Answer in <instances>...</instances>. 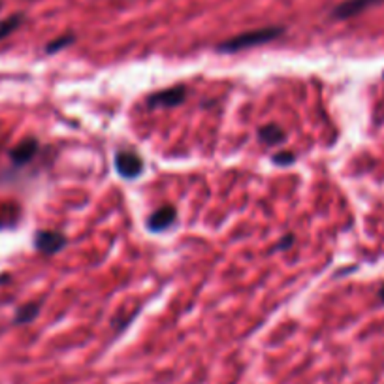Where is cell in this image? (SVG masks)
Listing matches in <instances>:
<instances>
[{
    "label": "cell",
    "instance_id": "9a60e30c",
    "mask_svg": "<svg viewBox=\"0 0 384 384\" xmlns=\"http://www.w3.org/2000/svg\"><path fill=\"white\" fill-rule=\"evenodd\" d=\"M378 296H381V300H383V301H384V287H383V288H381V294H378Z\"/></svg>",
    "mask_w": 384,
    "mask_h": 384
},
{
    "label": "cell",
    "instance_id": "8992f818",
    "mask_svg": "<svg viewBox=\"0 0 384 384\" xmlns=\"http://www.w3.org/2000/svg\"><path fill=\"white\" fill-rule=\"evenodd\" d=\"M38 147L40 145L36 138H26V140L21 141L19 145L10 153V159H12V162L15 166H25V164H29V162L36 157Z\"/></svg>",
    "mask_w": 384,
    "mask_h": 384
},
{
    "label": "cell",
    "instance_id": "ba28073f",
    "mask_svg": "<svg viewBox=\"0 0 384 384\" xmlns=\"http://www.w3.org/2000/svg\"><path fill=\"white\" fill-rule=\"evenodd\" d=\"M258 138L266 145H277V143H281L285 140V132L277 125H266V127L258 130Z\"/></svg>",
    "mask_w": 384,
    "mask_h": 384
},
{
    "label": "cell",
    "instance_id": "277c9868",
    "mask_svg": "<svg viewBox=\"0 0 384 384\" xmlns=\"http://www.w3.org/2000/svg\"><path fill=\"white\" fill-rule=\"evenodd\" d=\"M384 4V0H345L333 8L332 17L333 19H351L354 15L365 12L373 6Z\"/></svg>",
    "mask_w": 384,
    "mask_h": 384
},
{
    "label": "cell",
    "instance_id": "7c38bea8",
    "mask_svg": "<svg viewBox=\"0 0 384 384\" xmlns=\"http://www.w3.org/2000/svg\"><path fill=\"white\" fill-rule=\"evenodd\" d=\"M74 34H66V36H61V38L53 40L51 44L45 47V51L47 53H55V51H61V49H64V47H68L70 44H74Z\"/></svg>",
    "mask_w": 384,
    "mask_h": 384
},
{
    "label": "cell",
    "instance_id": "3957f363",
    "mask_svg": "<svg viewBox=\"0 0 384 384\" xmlns=\"http://www.w3.org/2000/svg\"><path fill=\"white\" fill-rule=\"evenodd\" d=\"M186 89L183 85H175L172 89L159 90L147 98L149 108H175L185 102Z\"/></svg>",
    "mask_w": 384,
    "mask_h": 384
},
{
    "label": "cell",
    "instance_id": "5b68a950",
    "mask_svg": "<svg viewBox=\"0 0 384 384\" xmlns=\"http://www.w3.org/2000/svg\"><path fill=\"white\" fill-rule=\"evenodd\" d=\"M66 245L63 234L53 230H42L36 232L34 236V247L42 253V255H55Z\"/></svg>",
    "mask_w": 384,
    "mask_h": 384
},
{
    "label": "cell",
    "instance_id": "52a82bcc",
    "mask_svg": "<svg viewBox=\"0 0 384 384\" xmlns=\"http://www.w3.org/2000/svg\"><path fill=\"white\" fill-rule=\"evenodd\" d=\"M175 217H177V213L173 209L172 205H164V207H160L157 211L149 217L147 226L151 232H164L168 230L173 223H175Z\"/></svg>",
    "mask_w": 384,
    "mask_h": 384
},
{
    "label": "cell",
    "instance_id": "8fae6325",
    "mask_svg": "<svg viewBox=\"0 0 384 384\" xmlns=\"http://www.w3.org/2000/svg\"><path fill=\"white\" fill-rule=\"evenodd\" d=\"M21 23H23V13H15V15H10L8 19L0 21V40H4L13 31H17Z\"/></svg>",
    "mask_w": 384,
    "mask_h": 384
},
{
    "label": "cell",
    "instance_id": "2e32d148",
    "mask_svg": "<svg viewBox=\"0 0 384 384\" xmlns=\"http://www.w3.org/2000/svg\"><path fill=\"white\" fill-rule=\"evenodd\" d=\"M0 8H2V4H0Z\"/></svg>",
    "mask_w": 384,
    "mask_h": 384
},
{
    "label": "cell",
    "instance_id": "4fadbf2b",
    "mask_svg": "<svg viewBox=\"0 0 384 384\" xmlns=\"http://www.w3.org/2000/svg\"><path fill=\"white\" fill-rule=\"evenodd\" d=\"M296 160V157L292 153H288V151H282V153H277L273 157V162L279 164V166H288V164H292Z\"/></svg>",
    "mask_w": 384,
    "mask_h": 384
},
{
    "label": "cell",
    "instance_id": "6da1fadb",
    "mask_svg": "<svg viewBox=\"0 0 384 384\" xmlns=\"http://www.w3.org/2000/svg\"><path fill=\"white\" fill-rule=\"evenodd\" d=\"M285 34L282 26H264V29H256V31H247L243 34H237L232 38L224 40L223 44H218V51L223 53H236L250 49V47H258V45L269 44L279 36Z\"/></svg>",
    "mask_w": 384,
    "mask_h": 384
},
{
    "label": "cell",
    "instance_id": "30bf717a",
    "mask_svg": "<svg viewBox=\"0 0 384 384\" xmlns=\"http://www.w3.org/2000/svg\"><path fill=\"white\" fill-rule=\"evenodd\" d=\"M40 313V303L38 301H31V303H26L23 307L17 309V313H15V324H29L32 320L36 319Z\"/></svg>",
    "mask_w": 384,
    "mask_h": 384
},
{
    "label": "cell",
    "instance_id": "9c48e42d",
    "mask_svg": "<svg viewBox=\"0 0 384 384\" xmlns=\"http://www.w3.org/2000/svg\"><path fill=\"white\" fill-rule=\"evenodd\" d=\"M19 207L15 204H0V230L15 226V223L19 221Z\"/></svg>",
    "mask_w": 384,
    "mask_h": 384
},
{
    "label": "cell",
    "instance_id": "7a4b0ae2",
    "mask_svg": "<svg viewBox=\"0 0 384 384\" xmlns=\"http://www.w3.org/2000/svg\"><path fill=\"white\" fill-rule=\"evenodd\" d=\"M115 170L125 179H134L143 172V160L136 151L122 149L115 154Z\"/></svg>",
    "mask_w": 384,
    "mask_h": 384
},
{
    "label": "cell",
    "instance_id": "5bb4252c",
    "mask_svg": "<svg viewBox=\"0 0 384 384\" xmlns=\"http://www.w3.org/2000/svg\"><path fill=\"white\" fill-rule=\"evenodd\" d=\"M292 243H294V236H290V234H288V236H285V241L279 243V249H288Z\"/></svg>",
    "mask_w": 384,
    "mask_h": 384
}]
</instances>
